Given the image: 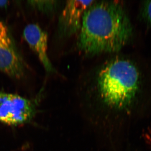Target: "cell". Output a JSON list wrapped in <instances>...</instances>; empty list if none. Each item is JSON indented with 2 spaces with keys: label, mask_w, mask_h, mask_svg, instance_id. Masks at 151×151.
<instances>
[{
  "label": "cell",
  "mask_w": 151,
  "mask_h": 151,
  "mask_svg": "<svg viewBox=\"0 0 151 151\" xmlns=\"http://www.w3.org/2000/svg\"><path fill=\"white\" fill-rule=\"evenodd\" d=\"M147 138L148 139L149 141L151 142V130H150L149 134H147Z\"/></svg>",
  "instance_id": "30bf717a"
},
{
  "label": "cell",
  "mask_w": 151,
  "mask_h": 151,
  "mask_svg": "<svg viewBox=\"0 0 151 151\" xmlns=\"http://www.w3.org/2000/svg\"><path fill=\"white\" fill-rule=\"evenodd\" d=\"M24 66L7 27L0 21V70L12 77L21 78Z\"/></svg>",
  "instance_id": "277c9868"
},
{
  "label": "cell",
  "mask_w": 151,
  "mask_h": 151,
  "mask_svg": "<svg viewBox=\"0 0 151 151\" xmlns=\"http://www.w3.org/2000/svg\"><path fill=\"white\" fill-rule=\"evenodd\" d=\"M8 4V1H0V7H6Z\"/></svg>",
  "instance_id": "9c48e42d"
},
{
  "label": "cell",
  "mask_w": 151,
  "mask_h": 151,
  "mask_svg": "<svg viewBox=\"0 0 151 151\" xmlns=\"http://www.w3.org/2000/svg\"><path fill=\"white\" fill-rule=\"evenodd\" d=\"M139 73L136 66L126 60H113L100 70L98 89L104 103L111 108L129 106L139 88Z\"/></svg>",
  "instance_id": "7a4b0ae2"
},
{
  "label": "cell",
  "mask_w": 151,
  "mask_h": 151,
  "mask_svg": "<svg viewBox=\"0 0 151 151\" xmlns=\"http://www.w3.org/2000/svg\"><path fill=\"white\" fill-rule=\"evenodd\" d=\"M141 14L145 20L151 24V1H145L142 3Z\"/></svg>",
  "instance_id": "ba28073f"
},
{
  "label": "cell",
  "mask_w": 151,
  "mask_h": 151,
  "mask_svg": "<svg viewBox=\"0 0 151 151\" xmlns=\"http://www.w3.org/2000/svg\"><path fill=\"white\" fill-rule=\"evenodd\" d=\"M28 2L33 8L47 14L52 12L57 5V1H29Z\"/></svg>",
  "instance_id": "52a82bcc"
},
{
  "label": "cell",
  "mask_w": 151,
  "mask_h": 151,
  "mask_svg": "<svg viewBox=\"0 0 151 151\" xmlns=\"http://www.w3.org/2000/svg\"><path fill=\"white\" fill-rule=\"evenodd\" d=\"M36 101L0 90V122L18 126L30 122L35 115Z\"/></svg>",
  "instance_id": "3957f363"
},
{
  "label": "cell",
  "mask_w": 151,
  "mask_h": 151,
  "mask_svg": "<svg viewBox=\"0 0 151 151\" xmlns=\"http://www.w3.org/2000/svg\"><path fill=\"white\" fill-rule=\"evenodd\" d=\"M24 37L30 48L35 52L45 70L48 73H55L47 54V33L37 24L27 25L24 30Z\"/></svg>",
  "instance_id": "8992f818"
},
{
  "label": "cell",
  "mask_w": 151,
  "mask_h": 151,
  "mask_svg": "<svg viewBox=\"0 0 151 151\" xmlns=\"http://www.w3.org/2000/svg\"><path fill=\"white\" fill-rule=\"evenodd\" d=\"M94 1H67L58 21V31L60 35L69 37L80 31L84 12Z\"/></svg>",
  "instance_id": "5b68a950"
},
{
  "label": "cell",
  "mask_w": 151,
  "mask_h": 151,
  "mask_svg": "<svg viewBox=\"0 0 151 151\" xmlns=\"http://www.w3.org/2000/svg\"><path fill=\"white\" fill-rule=\"evenodd\" d=\"M132 34L130 19L121 3L95 1L84 12L78 47L89 55L117 52L128 43Z\"/></svg>",
  "instance_id": "6da1fadb"
}]
</instances>
